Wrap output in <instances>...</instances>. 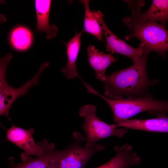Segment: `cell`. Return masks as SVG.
Wrapping results in <instances>:
<instances>
[{
  "label": "cell",
  "instance_id": "277c9868",
  "mask_svg": "<svg viewBox=\"0 0 168 168\" xmlns=\"http://www.w3.org/2000/svg\"><path fill=\"white\" fill-rule=\"evenodd\" d=\"M12 56V54H7L0 59V115L7 116L9 120V111L12 104L19 97L26 94L30 87L39 84L41 73L50 64L47 61L42 63L31 79L22 86L15 88L8 85L6 77L7 66Z\"/></svg>",
  "mask_w": 168,
  "mask_h": 168
},
{
  "label": "cell",
  "instance_id": "2e32d148",
  "mask_svg": "<svg viewBox=\"0 0 168 168\" xmlns=\"http://www.w3.org/2000/svg\"><path fill=\"white\" fill-rule=\"evenodd\" d=\"M32 39L30 31L22 26H17L13 29L10 37L12 45L15 50L20 51L27 49L31 45Z\"/></svg>",
  "mask_w": 168,
  "mask_h": 168
},
{
  "label": "cell",
  "instance_id": "4fadbf2b",
  "mask_svg": "<svg viewBox=\"0 0 168 168\" xmlns=\"http://www.w3.org/2000/svg\"><path fill=\"white\" fill-rule=\"evenodd\" d=\"M51 1L36 0L35 7L37 18L36 32L43 31L46 34V38L51 40L58 32V29L54 25H50L49 22V13Z\"/></svg>",
  "mask_w": 168,
  "mask_h": 168
},
{
  "label": "cell",
  "instance_id": "30bf717a",
  "mask_svg": "<svg viewBox=\"0 0 168 168\" xmlns=\"http://www.w3.org/2000/svg\"><path fill=\"white\" fill-rule=\"evenodd\" d=\"M155 118L148 119H128L116 124L117 127L147 132L168 133V116L158 113Z\"/></svg>",
  "mask_w": 168,
  "mask_h": 168
},
{
  "label": "cell",
  "instance_id": "8fae6325",
  "mask_svg": "<svg viewBox=\"0 0 168 168\" xmlns=\"http://www.w3.org/2000/svg\"><path fill=\"white\" fill-rule=\"evenodd\" d=\"M133 147L128 144L121 146H116L114 150L115 156L105 163L96 168H129L139 164L141 159L135 152H133Z\"/></svg>",
  "mask_w": 168,
  "mask_h": 168
},
{
  "label": "cell",
  "instance_id": "3957f363",
  "mask_svg": "<svg viewBox=\"0 0 168 168\" xmlns=\"http://www.w3.org/2000/svg\"><path fill=\"white\" fill-rule=\"evenodd\" d=\"M96 107L92 105H86L79 110V114L84 118L81 128L86 135L85 146L92 147L98 141L113 136L122 137L128 131L126 128H118L115 124H109L101 120L96 114Z\"/></svg>",
  "mask_w": 168,
  "mask_h": 168
},
{
  "label": "cell",
  "instance_id": "ba28073f",
  "mask_svg": "<svg viewBox=\"0 0 168 168\" xmlns=\"http://www.w3.org/2000/svg\"><path fill=\"white\" fill-rule=\"evenodd\" d=\"M123 20L131 30L149 22L159 21L165 26L168 21V0H153L149 9L143 14H133L131 16L124 17Z\"/></svg>",
  "mask_w": 168,
  "mask_h": 168
},
{
  "label": "cell",
  "instance_id": "9a60e30c",
  "mask_svg": "<svg viewBox=\"0 0 168 168\" xmlns=\"http://www.w3.org/2000/svg\"><path fill=\"white\" fill-rule=\"evenodd\" d=\"M44 144V151L42 155L17 164L13 168H57L61 151L56 150L54 145L52 144L47 152Z\"/></svg>",
  "mask_w": 168,
  "mask_h": 168
},
{
  "label": "cell",
  "instance_id": "52a82bcc",
  "mask_svg": "<svg viewBox=\"0 0 168 168\" xmlns=\"http://www.w3.org/2000/svg\"><path fill=\"white\" fill-rule=\"evenodd\" d=\"M95 16L101 25L106 39V49L112 54H120L131 58L134 63H137L142 55L145 49L141 43L137 48H134L118 37L110 30L103 19V15L100 11H93Z\"/></svg>",
  "mask_w": 168,
  "mask_h": 168
},
{
  "label": "cell",
  "instance_id": "7c38bea8",
  "mask_svg": "<svg viewBox=\"0 0 168 168\" xmlns=\"http://www.w3.org/2000/svg\"><path fill=\"white\" fill-rule=\"evenodd\" d=\"M89 66L95 71L96 79L104 82L107 76L105 73L107 68L118 61L117 58L111 54L100 52L94 46L89 44L87 48Z\"/></svg>",
  "mask_w": 168,
  "mask_h": 168
},
{
  "label": "cell",
  "instance_id": "9c48e42d",
  "mask_svg": "<svg viewBox=\"0 0 168 168\" xmlns=\"http://www.w3.org/2000/svg\"><path fill=\"white\" fill-rule=\"evenodd\" d=\"M34 132L33 128L26 130L12 124L6 137L7 140L23 149L26 156L38 157L44 153V144L41 146L35 143L32 137Z\"/></svg>",
  "mask_w": 168,
  "mask_h": 168
},
{
  "label": "cell",
  "instance_id": "5bb4252c",
  "mask_svg": "<svg viewBox=\"0 0 168 168\" xmlns=\"http://www.w3.org/2000/svg\"><path fill=\"white\" fill-rule=\"evenodd\" d=\"M83 30L79 33H76L75 36L66 43L65 45L67 56V62L61 70L68 79L74 78L78 77L76 62L81 46V37Z\"/></svg>",
  "mask_w": 168,
  "mask_h": 168
},
{
  "label": "cell",
  "instance_id": "e0dca14e",
  "mask_svg": "<svg viewBox=\"0 0 168 168\" xmlns=\"http://www.w3.org/2000/svg\"><path fill=\"white\" fill-rule=\"evenodd\" d=\"M80 2L84 5L85 9L84 31L93 35L99 40H101L103 30L93 12L91 11L90 10L89 1L80 0Z\"/></svg>",
  "mask_w": 168,
  "mask_h": 168
},
{
  "label": "cell",
  "instance_id": "5b68a950",
  "mask_svg": "<svg viewBox=\"0 0 168 168\" xmlns=\"http://www.w3.org/2000/svg\"><path fill=\"white\" fill-rule=\"evenodd\" d=\"M126 37L127 40L135 37L141 42L145 49L157 52L164 58L168 50V31L165 26L155 22H149L134 27Z\"/></svg>",
  "mask_w": 168,
  "mask_h": 168
},
{
  "label": "cell",
  "instance_id": "8992f818",
  "mask_svg": "<svg viewBox=\"0 0 168 168\" xmlns=\"http://www.w3.org/2000/svg\"><path fill=\"white\" fill-rule=\"evenodd\" d=\"M73 138L69 146L61 151L57 168H85L93 155L105 148L100 144L90 147L82 146V143L86 139L77 132L73 133Z\"/></svg>",
  "mask_w": 168,
  "mask_h": 168
},
{
  "label": "cell",
  "instance_id": "6da1fadb",
  "mask_svg": "<svg viewBox=\"0 0 168 168\" xmlns=\"http://www.w3.org/2000/svg\"><path fill=\"white\" fill-rule=\"evenodd\" d=\"M149 52L145 49L138 62L107 76L103 82L104 96L117 100L140 97L148 93L149 88L159 82L158 80L150 79L147 75L146 65Z\"/></svg>",
  "mask_w": 168,
  "mask_h": 168
},
{
  "label": "cell",
  "instance_id": "7a4b0ae2",
  "mask_svg": "<svg viewBox=\"0 0 168 168\" xmlns=\"http://www.w3.org/2000/svg\"><path fill=\"white\" fill-rule=\"evenodd\" d=\"M87 91L100 97L108 103L113 113L115 124L128 119L144 112L155 115L158 113L165 114L168 112V101L155 100L149 93L140 97L114 100L102 96L91 86L88 88Z\"/></svg>",
  "mask_w": 168,
  "mask_h": 168
}]
</instances>
